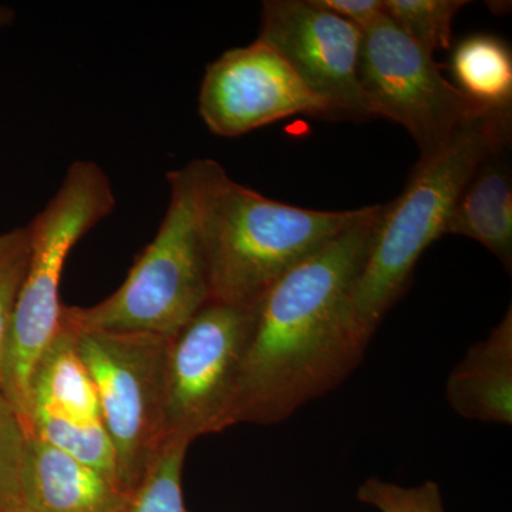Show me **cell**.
<instances>
[{
	"instance_id": "cell-1",
	"label": "cell",
	"mask_w": 512,
	"mask_h": 512,
	"mask_svg": "<svg viewBox=\"0 0 512 512\" xmlns=\"http://www.w3.org/2000/svg\"><path fill=\"white\" fill-rule=\"evenodd\" d=\"M382 207H367L262 296L239 373L235 424L288 420L360 365L370 340L353 319L352 291Z\"/></svg>"
},
{
	"instance_id": "cell-2",
	"label": "cell",
	"mask_w": 512,
	"mask_h": 512,
	"mask_svg": "<svg viewBox=\"0 0 512 512\" xmlns=\"http://www.w3.org/2000/svg\"><path fill=\"white\" fill-rule=\"evenodd\" d=\"M511 111H487L468 121L446 146L420 157L397 200L383 205L362 271L352 313L366 339L402 298L423 252L446 234L457 198L478 167L507 148Z\"/></svg>"
},
{
	"instance_id": "cell-3",
	"label": "cell",
	"mask_w": 512,
	"mask_h": 512,
	"mask_svg": "<svg viewBox=\"0 0 512 512\" xmlns=\"http://www.w3.org/2000/svg\"><path fill=\"white\" fill-rule=\"evenodd\" d=\"M366 208L318 211L282 204L235 183L210 160L202 228L211 301L258 305L276 281L352 227Z\"/></svg>"
},
{
	"instance_id": "cell-4",
	"label": "cell",
	"mask_w": 512,
	"mask_h": 512,
	"mask_svg": "<svg viewBox=\"0 0 512 512\" xmlns=\"http://www.w3.org/2000/svg\"><path fill=\"white\" fill-rule=\"evenodd\" d=\"M208 165L210 160H194L167 174V211L126 281L97 305H64L63 320L79 329L173 339L211 302L202 228Z\"/></svg>"
},
{
	"instance_id": "cell-5",
	"label": "cell",
	"mask_w": 512,
	"mask_h": 512,
	"mask_svg": "<svg viewBox=\"0 0 512 512\" xmlns=\"http://www.w3.org/2000/svg\"><path fill=\"white\" fill-rule=\"evenodd\" d=\"M114 208L116 195L106 171L93 161H74L56 194L28 224V272L16 305L0 383L23 424L33 367L62 325L60 282L67 256Z\"/></svg>"
},
{
	"instance_id": "cell-6",
	"label": "cell",
	"mask_w": 512,
	"mask_h": 512,
	"mask_svg": "<svg viewBox=\"0 0 512 512\" xmlns=\"http://www.w3.org/2000/svg\"><path fill=\"white\" fill-rule=\"evenodd\" d=\"M73 329L77 350L96 387L121 487L128 493L140 483L167 441L164 369L170 339L147 333Z\"/></svg>"
},
{
	"instance_id": "cell-7",
	"label": "cell",
	"mask_w": 512,
	"mask_h": 512,
	"mask_svg": "<svg viewBox=\"0 0 512 512\" xmlns=\"http://www.w3.org/2000/svg\"><path fill=\"white\" fill-rule=\"evenodd\" d=\"M256 306L210 302L168 342L164 429L192 441L235 426L239 373L254 329Z\"/></svg>"
},
{
	"instance_id": "cell-8",
	"label": "cell",
	"mask_w": 512,
	"mask_h": 512,
	"mask_svg": "<svg viewBox=\"0 0 512 512\" xmlns=\"http://www.w3.org/2000/svg\"><path fill=\"white\" fill-rule=\"evenodd\" d=\"M360 83L373 117L402 124L429 157L468 121L487 113L448 83L433 56L386 15L362 30Z\"/></svg>"
},
{
	"instance_id": "cell-9",
	"label": "cell",
	"mask_w": 512,
	"mask_h": 512,
	"mask_svg": "<svg viewBox=\"0 0 512 512\" xmlns=\"http://www.w3.org/2000/svg\"><path fill=\"white\" fill-rule=\"evenodd\" d=\"M256 40L284 57L328 117H373L360 83L363 32L353 23L315 0H268Z\"/></svg>"
},
{
	"instance_id": "cell-10",
	"label": "cell",
	"mask_w": 512,
	"mask_h": 512,
	"mask_svg": "<svg viewBox=\"0 0 512 512\" xmlns=\"http://www.w3.org/2000/svg\"><path fill=\"white\" fill-rule=\"evenodd\" d=\"M198 111L211 133L221 137L242 136L295 114L328 117L325 104L284 57L259 40L228 50L207 67Z\"/></svg>"
},
{
	"instance_id": "cell-11",
	"label": "cell",
	"mask_w": 512,
	"mask_h": 512,
	"mask_svg": "<svg viewBox=\"0 0 512 512\" xmlns=\"http://www.w3.org/2000/svg\"><path fill=\"white\" fill-rule=\"evenodd\" d=\"M127 491L28 431L22 501L42 512H116Z\"/></svg>"
},
{
	"instance_id": "cell-12",
	"label": "cell",
	"mask_w": 512,
	"mask_h": 512,
	"mask_svg": "<svg viewBox=\"0 0 512 512\" xmlns=\"http://www.w3.org/2000/svg\"><path fill=\"white\" fill-rule=\"evenodd\" d=\"M451 409L468 420L512 423V311L467 350L446 383Z\"/></svg>"
},
{
	"instance_id": "cell-13",
	"label": "cell",
	"mask_w": 512,
	"mask_h": 512,
	"mask_svg": "<svg viewBox=\"0 0 512 512\" xmlns=\"http://www.w3.org/2000/svg\"><path fill=\"white\" fill-rule=\"evenodd\" d=\"M501 154L488 157L463 188L448 218L446 234L480 242L511 272V171Z\"/></svg>"
},
{
	"instance_id": "cell-14",
	"label": "cell",
	"mask_w": 512,
	"mask_h": 512,
	"mask_svg": "<svg viewBox=\"0 0 512 512\" xmlns=\"http://www.w3.org/2000/svg\"><path fill=\"white\" fill-rule=\"evenodd\" d=\"M30 410L101 420L99 397L77 350L76 332L63 319L30 375L26 417Z\"/></svg>"
},
{
	"instance_id": "cell-15",
	"label": "cell",
	"mask_w": 512,
	"mask_h": 512,
	"mask_svg": "<svg viewBox=\"0 0 512 512\" xmlns=\"http://www.w3.org/2000/svg\"><path fill=\"white\" fill-rule=\"evenodd\" d=\"M457 89L490 111H511L512 57L497 37L476 35L461 40L451 56Z\"/></svg>"
},
{
	"instance_id": "cell-16",
	"label": "cell",
	"mask_w": 512,
	"mask_h": 512,
	"mask_svg": "<svg viewBox=\"0 0 512 512\" xmlns=\"http://www.w3.org/2000/svg\"><path fill=\"white\" fill-rule=\"evenodd\" d=\"M26 430L120 484L116 453L103 421L30 410Z\"/></svg>"
},
{
	"instance_id": "cell-17",
	"label": "cell",
	"mask_w": 512,
	"mask_h": 512,
	"mask_svg": "<svg viewBox=\"0 0 512 512\" xmlns=\"http://www.w3.org/2000/svg\"><path fill=\"white\" fill-rule=\"evenodd\" d=\"M188 446L183 440L165 441L140 483L128 491L116 512H188L181 488Z\"/></svg>"
},
{
	"instance_id": "cell-18",
	"label": "cell",
	"mask_w": 512,
	"mask_h": 512,
	"mask_svg": "<svg viewBox=\"0 0 512 512\" xmlns=\"http://www.w3.org/2000/svg\"><path fill=\"white\" fill-rule=\"evenodd\" d=\"M464 0H383V12L421 49L433 56L453 42V22Z\"/></svg>"
},
{
	"instance_id": "cell-19",
	"label": "cell",
	"mask_w": 512,
	"mask_h": 512,
	"mask_svg": "<svg viewBox=\"0 0 512 512\" xmlns=\"http://www.w3.org/2000/svg\"><path fill=\"white\" fill-rule=\"evenodd\" d=\"M30 259L28 225L0 232V383L8 352L10 330Z\"/></svg>"
},
{
	"instance_id": "cell-20",
	"label": "cell",
	"mask_w": 512,
	"mask_h": 512,
	"mask_svg": "<svg viewBox=\"0 0 512 512\" xmlns=\"http://www.w3.org/2000/svg\"><path fill=\"white\" fill-rule=\"evenodd\" d=\"M28 430L0 390V511L22 500Z\"/></svg>"
},
{
	"instance_id": "cell-21",
	"label": "cell",
	"mask_w": 512,
	"mask_h": 512,
	"mask_svg": "<svg viewBox=\"0 0 512 512\" xmlns=\"http://www.w3.org/2000/svg\"><path fill=\"white\" fill-rule=\"evenodd\" d=\"M357 500L380 512H446L440 485L434 481L403 487L370 477L357 488Z\"/></svg>"
},
{
	"instance_id": "cell-22",
	"label": "cell",
	"mask_w": 512,
	"mask_h": 512,
	"mask_svg": "<svg viewBox=\"0 0 512 512\" xmlns=\"http://www.w3.org/2000/svg\"><path fill=\"white\" fill-rule=\"evenodd\" d=\"M315 3L362 30L383 15V0H315Z\"/></svg>"
},
{
	"instance_id": "cell-23",
	"label": "cell",
	"mask_w": 512,
	"mask_h": 512,
	"mask_svg": "<svg viewBox=\"0 0 512 512\" xmlns=\"http://www.w3.org/2000/svg\"><path fill=\"white\" fill-rule=\"evenodd\" d=\"M15 18V10L8 8V6L0 5V29L5 28V26L12 25Z\"/></svg>"
},
{
	"instance_id": "cell-24",
	"label": "cell",
	"mask_w": 512,
	"mask_h": 512,
	"mask_svg": "<svg viewBox=\"0 0 512 512\" xmlns=\"http://www.w3.org/2000/svg\"><path fill=\"white\" fill-rule=\"evenodd\" d=\"M0 512H42L39 510H36L35 507H32V505H29L28 503H25V501H18V503L9 505L8 508H5V510Z\"/></svg>"
}]
</instances>
